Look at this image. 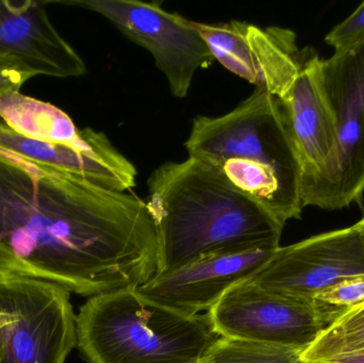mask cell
Instances as JSON below:
<instances>
[{
	"instance_id": "30bf717a",
	"label": "cell",
	"mask_w": 364,
	"mask_h": 363,
	"mask_svg": "<svg viewBox=\"0 0 364 363\" xmlns=\"http://www.w3.org/2000/svg\"><path fill=\"white\" fill-rule=\"evenodd\" d=\"M364 274V243L356 226L278 247L250 283L297 298L316 296L340 281Z\"/></svg>"
},
{
	"instance_id": "6da1fadb",
	"label": "cell",
	"mask_w": 364,
	"mask_h": 363,
	"mask_svg": "<svg viewBox=\"0 0 364 363\" xmlns=\"http://www.w3.org/2000/svg\"><path fill=\"white\" fill-rule=\"evenodd\" d=\"M158 266L138 196L0 149V266L94 296L138 289Z\"/></svg>"
},
{
	"instance_id": "e0dca14e",
	"label": "cell",
	"mask_w": 364,
	"mask_h": 363,
	"mask_svg": "<svg viewBox=\"0 0 364 363\" xmlns=\"http://www.w3.org/2000/svg\"><path fill=\"white\" fill-rule=\"evenodd\" d=\"M301 352L220 338L203 363H306Z\"/></svg>"
},
{
	"instance_id": "5b68a950",
	"label": "cell",
	"mask_w": 364,
	"mask_h": 363,
	"mask_svg": "<svg viewBox=\"0 0 364 363\" xmlns=\"http://www.w3.org/2000/svg\"><path fill=\"white\" fill-rule=\"evenodd\" d=\"M336 119L335 149L324 168L301 179L304 206L340 210L364 196V42L321 60Z\"/></svg>"
},
{
	"instance_id": "9c48e42d",
	"label": "cell",
	"mask_w": 364,
	"mask_h": 363,
	"mask_svg": "<svg viewBox=\"0 0 364 363\" xmlns=\"http://www.w3.org/2000/svg\"><path fill=\"white\" fill-rule=\"evenodd\" d=\"M194 25L225 68L279 100L286 96L305 57L292 30L237 21Z\"/></svg>"
},
{
	"instance_id": "8fae6325",
	"label": "cell",
	"mask_w": 364,
	"mask_h": 363,
	"mask_svg": "<svg viewBox=\"0 0 364 363\" xmlns=\"http://www.w3.org/2000/svg\"><path fill=\"white\" fill-rule=\"evenodd\" d=\"M277 249L207 256L175 270L157 273L138 291L147 300L181 315H199L213 308L231 288L252 278Z\"/></svg>"
},
{
	"instance_id": "7402d4cb",
	"label": "cell",
	"mask_w": 364,
	"mask_h": 363,
	"mask_svg": "<svg viewBox=\"0 0 364 363\" xmlns=\"http://www.w3.org/2000/svg\"><path fill=\"white\" fill-rule=\"evenodd\" d=\"M355 226H356L357 229L359 230V234H360L361 238H363L364 243V217L360 220V221L357 222V223L355 224Z\"/></svg>"
},
{
	"instance_id": "2e32d148",
	"label": "cell",
	"mask_w": 364,
	"mask_h": 363,
	"mask_svg": "<svg viewBox=\"0 0 364 363\" xmlns=\"http://www.w3.org/2000/svg\"><path fill=\"white\" fill-rule=\"evenodd\" d=\"M364 353V302L344 311L301 354L306 363Z\"/></svg>"
},
{
	"instance_id": "8992f818",
	"label": "cell",
	"mask_w": 364,
	"mask_h": 363,
	"mask_svg": "<svg viewBox=\"0 0 364 363\" xmlns=\"http://www.w3.org/2000/svg\"><path fill=\"white\" fill-rule=\"evenodd\" d=\"M70 293L0 266V363H65L77 345Z\"/></svg>"
},
{
	"instance_id": "44dd1931",
	"label": "cell",
	"mask_w": 364,
	"mask_h": 363,
	"mask_svg": "<svg viewBox=\"0 0 364 363\" xmlns=\"http://www.w3.org/2000/svg\"><path fill=\"white\" fill-rule=\"evenodd\" d=\"M314 363H364V353L343 356V357L333 358V359L322 360V362Z\"/></svg>"
},
{
	"instance_id": "ffe728a7",
	"label": "cell",
	"mask_w": 364,
	"mask_h": 363,
	"mask_svg": "<svg viewBox=\"0 0 364 363\" xmlns=\"http://www.w3.org/2000/svg\"><path fill=\"white\" fill-rule=\"evenodd\" d=\"M36 75L16 58L0 55V96L19 91L21 85Z\"/></svg>"
},
{
	"instance_id": "3957f363",
	"label": "cell",
	"mask_w": 364,
	"mask_h": 363,
	"mask_svg": "<svg viewBox=\"0 0 364 363\" xmlns=\"http://www.w3.org/2000/svg\"><path fill=\"white\" fill-rule=\"evenodd\" d=\"M188 157L215 168L280 224L303 213L301 168L284 104L261 89L218 117L193 119Z\"/></svg>"
},
{
	"instance_id": "52a82bcc",
	"label": "cell",
	"mask_w": 364,
	"mask_h": 363,
	"mask_svg": "<svg viewBox=\"0 0 364 363\" xmlns=\"http://www.w3.org/2000/svg\"><path fill=\"white\" fill-rule=\"evenodd\" d=\"M346 309L246 281L208 311L220 338L304 352Z\"/></svg>"
},
{
	"instance_id": "277c9868",
	"label": "cell",
	"mask_w": 364,
	"mask_h": 363,
	"mask_svg": "<svg viewBox=\"0 0 364 363\" xmlns=\"http://www.w3.org/2000/svg\"><path fill=\"white\" fill-rule=\"evenodd\" d=\"M77 347L90 363H201L220 338L209 315H184L138 289L91 296L76 315Z\"/></svg>"
},
{
	"instance_id": "9a60e30c",
	"label": "cell",
	"mask_w": 364,
	"mask_h": 363,
	"mask_svg": "<svg viewBox=\"0 0 364 363\" xmlns=\"http://www.w3.org/2000/svg\"><path fill=\"white\" fill-rule=\"evenodd\" d=\"M0 119L19 136L58 144H82L93 130L78 129L61 109L19 91L0 96Z\"/></svg>"
},
{
	"instance_id": "cb8c5ba5",
	"label": "cell",
	"mask_w": 364,
	"mask_h": 363,
	"mask_svg": "<svg viewBox=\"0 0 364 363\" xmlns=\"http://www.w3.org/2000/svg\"><path fill=\"white\" fill-rule=\"evenodd\" d=\"M201 363H203V362H201Z\"/></svg>"
},
{
	"instance_id": "ac0fdd59",
	"label": "cell",
	"mask_w": 364,
	"mask_h": 363,
	"mask_svg": "<svg viewBox=\"0 0 364 363\" xmlns=\"http://www.w3.org/2000/svg\"><path fill=\"white\" fill-rule=\"evenodd\" d=\"M325 42L337 53L350 50L364 42V1L328 32Z\"/></svg>"
},
{
	"instance_id": "7c38bea8",
	"label": "cell",
	"mask_w": 364,
	"mask_h": 363,
	"mask_svg": "<svg viewBox=\"0 0 364 363\" xmlns=\"http://www.w3.org/2000/svg\"><path fill=\"white\" fill-rule=\"evenodd\" d=\"M46 4L0 0V55L16 58L36 76H83L82 58L53 27Z\"/></svg>"
},
{
	"instance_id": "5bb4252c",
	"label": "cell",
	"mask_w": 364,
	"mask_h": 363,
	"mask_svg": "<svg viewBox=\"0 0 364 363\" xmlns=\"http://www.w3.org/2000/svg\"><path fill=\"white\" fill-rule=\"evenodd\" d=\"M321 58L305 48L301 70L284 104L301 168V179L320 172L331 159L336 145V119L323 85Z\"/></svg>"
},
{
	"instance_id": "d6986e66",
	"label": "cell",
	"mask_w": 364,
	"mask_h": 363,
	"mask_svg": "<svg viewBox=\"0 0 364 363\" xmlns=\"http://www.w3.org/2000/svg\"><path fill=\"white\" fill-rule=\"evenodd\" d=\"M316 300L346 310L361 304L364 302V274L340 281L321 292Z\"/></svg>"
},
{
	"instance_id": "4fadbf2b",
	"label": "cell",
	"mask_w": 364,
	"mask_h": 363,
	"mask_svg": "<svg viewBox=\"0 0 364 363\" xmlns=\"http://www.w3.org/2000/svg\"><path fill=\"white\" fill-rule=\"evenodd\" d=\"M0 149L65 170L112 191H129L136 185L134 164L113 146L106 134L94 129L82 144H58L19 136L0 119Z\"/></svg>"
},
{
	"instance_id": "603a6c76",
	"label": "cell",
	"mask_w": 364,
	"mask_h": 363,
	"mask_svg": "<svg viewBox=\"0 0 364 363\" xmlns=\"http://www.w3.org/2000/svg\"><path fill=\"white\" fill-rule=\"evenodd\" d=\"M0 353H1V338H0Z\"/></svg>"
},
{
	"instance_id": "7a4b0ae2",
	"label": "cell",
	"mask_w": 364,
	"mask_h": 363,
	"mask_svg": "<svg viewBox=\"0 0 364 363\" xmlns=\"http://www.w3.org/2000/svg\"><path fill=\"white\" fill-rule=\"evenodd\" d=\"M145 204L157 232V273L207 256L280 246L284 226L196 158L158 168Z\"/></svg>"
},
{
	"instance_id": "ba28073f",
	"label": "cell",
	"mask_w": 364,
	"mask_h": 363,
	"mask_svg": "<svg viewBox=\"0 0 364 363\" xmlns=\"http://www.w3.org/2000/svg\"><path fill=\"white\" fill-rule=\"evenodd\" d=\"M53 4L77 6L106 17L130 40L153 55L157 67L166 75L171 92L186 97L198 68L214 61L209 46L197 31L194 21L168 12L161 2L136 0H68Z\"/></svg>"
}]
</instances>
